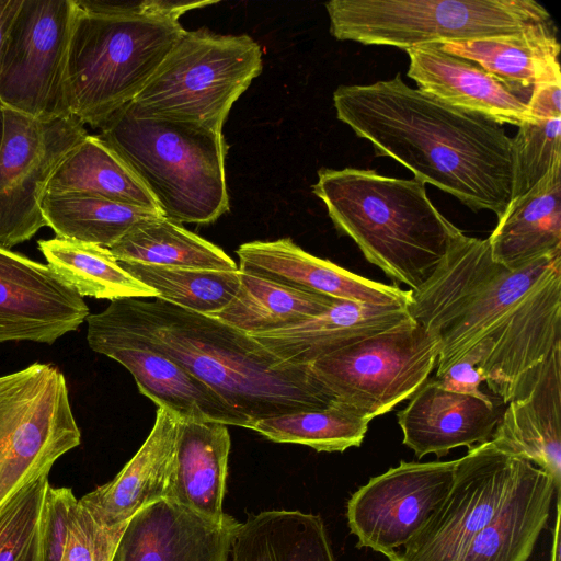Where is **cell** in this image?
Masks as SVG:
<instances>
[{
    "label": "cell",
    "mask_w": 561,
    "mask_h": 561,
    "mask_svg": "<svg viewBox=\"0 0 561 561\" xmlns=\"http://www.w3.org/2000/svg\"><path fill=\"white\" fill-rule=\"evenodd\" d=\"M408 310L439 341L435 376L483 341L478 368L507 404L561 344V251L508 268L493 260L488 239L460 231Z\"/></svg>",
    "instance_id": "1"
},
{
    "label": "cell",
    "mask_w": 561,
    "mask_h": 561,
    "mask_svg": "<svg viewBox=\"0 0 561 561\" xmlns=\"http://www.w3.org/2000/svg\"><path fill=\"white\" fill-rule=\"evenodd\" d=\"M336 117L424 184L497 220L512 198L513 139L493 119L408 85L398 73L371 84L340 85Z\"/></svg>",
    "instance_id": "2"
},
{
    "label": "cell",
    "mask_w": 561,
    "mask_h": 561,
    "mask_svg": "<svg viewBox=\"0 0 561 561\" xmlns=\"http://www.w3.org/2000/svg\"><path fill=\"white\" fill-rule=\"evenodd\" d=\"M87 335L144 345L218 393L250 422L322 409L333 398L310 366L286 363L217 318L154 298L113 300L87 318Z\"/></svg>",
    "instance_id": "3"
},
{
    "label": "cell",
    "mask_w": 561,
    "mask_h": 561,
    "mask_svg": "<svg viewBox=\"0 0 561 561\" xmlns=\"http://www.w3.org/2000/svg\"><path fill=\"white\" fill-rule=\"evenodd\" d=\"M76 1L79 11L68 49L67 100L71 116L94 128L144 89L185 31L180 16L216 3Z\"/></svg>",
    "instance_id": "4"
},
{
    "label": "cell",
    "mask_w": 561,
    "mask_h": 561,
    "mask_svg": "<svg viewBox=\"0 0 561 561\" xmlns=\"http://www.w3.org/2000/svg\"><path fill=\"white\" fill-rule=\"evenodd\" d=\"M312 192L365 259L412 291L430 278L461 231L439 213L425 184L415 178L323 168Z\"/></svg>",
    "instance_id": "5"
},
{
    "label": "cell",
    "mask_w": 561,
    "mask_h": 561,
    "mask_svg": "<svg viewBox=\"0 0 561 561\" xmlns=\"http://www.w3.org/2000/svg\"><path fill=\"white\" fill-rule=\"evenodd\" d=\"M98 135L142 182L163 217L210 224L229 209L221 131L136 114L129 103Z\"/></svg>",
    "instance_id": "6"
},
{
    "label": "cell",
    "mask_w": 561,
    "mask_h": 561,
    "mask_svg": "<svg viewBox=\"0 0 561 561\" xmlns=\"http://www.w3.org/2000/svg\"><path fill=\"white\" fill-rule=\"evenodd\" d=\"M324 5L336 39L404 50L553 22L533 0H332Z\"/></svg>",
    "instance_id": "7"
},
{
    "label": "cell",
    "mask_w": 561,
    "mask_h": 561,
    "mask_svg": "<svg viewBox=\"0 0 561 561\" xmlns=\"http://www.w3.org/2000/svg\"><path fill=\"white\" fill-rule=\"evenodd\" d=\"M262 67V48L249 35L184 31L129 105L140 116L222 133L232 105Z\"/></svg>",
    "instance_id": "8"
},
{
    "label": "cell",
    "mask_w": 561,
    "mask_h": 561,
    "mask_svg": "<svg viewBox=\"0 0 561 561\" xmlns=\"http://www.w3.org/2000/svg\"><path fill=\"white\" fill-rule=\"evenodd\" d=\"M80 443L57 366L34 363L0 376V507Z\"/></svg>",
    "instance_id": "9"
},
{
    "label": "cell",
    "mask_w": 561,
    "mask_h": 561,
    "mask_svg": "<svg viewBox=\"0 0 561 561\" xmlns=\"http://www.w3.org/2000/svg\"><path fill=\"white\" fill-rule=\"evenodd\" d=\"M438 355V339L411 318L309 366L333 401L371 421L410 399Z\"/></svg>",
    "instance_id": "10"
},
{
    "label": "cell",
    "mask_w": 561,
    "mask_h": 561,
    "mask_svg": "<svg viewBox=\"0 0 561 561\" xmlns=\"http://www.w3.org/2000/svg\"><path fill=\"white\" fill-rule=\"evenodd\" d=\"M76 0H23L0 66V103L37 119L71 116L66 70Z\"/></svg>",
    "instance_id": "11"
},
{
    "label": "cell",
    "mask_w": 561,
    "mask_h": 561,
    "mask_svg": "<svg viewBox=\"0 0 561 561\" xmlns=\"http://www.w3.org/2000/svg\"><path fill=\"white\" fill-rule=\"evenodd\" d=\"M88 135L75 116L37 119L4 108L0 149V247L11 249L47 226L43 199L55 171Z\"/></svg>",
    "instance_id": "12"
},
{
    "label": "cell",
    "mask_w": 561,
    "mask_h": 561,
    "mask_svg": "<svg viewBox=\"0 0 561 561\" xmlns=\"http://www.w3.org/2000/svg\"><path fill=\"white\" fill-rule=\"evenodd\" d=\"M527 462L492 440L468 449L442 504L389 561H454L502 508Z\"/></svg>",
    "instance_id": "13"
},
{
    "label": "cell",
    "mask_w": 561,
    "mask_h": 561,
    "mask_svg": "<svg viewBox=\"0 0 561 561\" xmlns=\"http://www.w3.org/2000/svg\"><path fill=\"white\" fill-rule=\"evenodd\" d=\"M456 460L401 461L352 494L346 517L367 547L390 558L424 527L447 495Z\"/></svg>",
    "instance_id": "14"
},
{
    "label": "cell",
    "mask_w": 561,
    "mask_h": 561,
    "mask_svg": "<svg viewBox=\"0 0 561 561\" xmlns=\"http://www.w3.org/2000/svg\"><path fill=\"white\" fill-rule=\"evenodd\" d=\"M89 314L83 298L48 265L0 247V343L51 345Z\"/></svg>",
    "instance_id": "15"
},
{
    "label": "cell",
    "mask_w": 561,
    "mask_h": 561,
    "mask_svg": "<svg viewBox=\"0 0 561 561\" xmlns=\"http://www.w3.org/2000/svg\"><path fill=\"white\" fill-rule=\"evenodd\" d=\"M239 271L309 293L377 306L408 307L412 290L386 285L314 256L290 238L251 241L237 250Z\"/></svg>",
    "instance_id": "16"
},
{
    "label": "cell",
    "mask_w": 561,
    "mask_h": 561,
    "mask_svg": "<svg viewBox=\"0 0 561 561\" xmlns=\"http://www.w3.org/2000/svg\"><path fill=\"white\" fill-rule=\"evenodd\" d=\"M238 522L210 520L163 499L126 524L111 561H227Z\"/></svg>",
    "instance_id": "17"
},
{
    "label": "cell",
    "mask_w": 561,
    "mask_h": 561,
    "mask_svg": "<svg viewBox=\"0 0 561 561\" xmlns=\"http://www.w3.org/2000/svg\"><path fill=\"white\" fill-rule=\"evenodd\" d=\"M90 348L122 364L139 392L183 422L220 423L250 428V422L185 368L144 345L87 335Z\"/></svg>",
    "instance_id": "18"
},
{
    "label": "cell",
    "mask_w": 561,
    "mask_h": 561,
    "mask_svg": "<svg viewBox=\"0 0 561 561\" xmlns=\"http://www.w3.org/2000/svg\"><path fill=\"white\" fill-rule=\"evenodd\" d=\"M503 409L491 400L455 393L438 387L433 378L397 413L403 444L417 458H438L456 447L471 449L492 439Z\"/></svg>",
    "instance_id": "19"
},
{
    "label": "cell",
    "mask_w": 561,
    "mask_h": 561,
    "mask_svg": "<svg viewBox=\"0 0 561 561\" xmlns=\"http://www.w3.org/2000/svg\"><path fill=\"white\" fill-rule=\"evenodd\" d=\"M405 51L410 59L407 75L419 89L501 125L518 127L530 122L527 102L531 91L515 88L478 64L443 51L436 44Z\"/></svg>",
    "instance_id": "20"
},
{
    "label": "cell",
    "mask_w": 561,
    "mask_h": 561,
    "mask_svg": "<svg viewBox=\"0 0 561 561\" xmlns=\"http://www.w3.org/2000/svg\"><path fill=\"white\" fill-rule=\"evenodd\" d=\"M491 440L537 465L556 492L561 491V344L540 364L524 393L507 403Z\"/></svg>",
    "instance_id": "21"
},
{
    "label": "cell",
    "mask_w": 561,
    "mask_h": 561,
    "mask_svg": "<svg viewBox=\"0 0 561 561\" xmlns=\"http://www.w3.org/2000/svg\"><path fill=\"white\" fill-rule=\"evenodd\" d=\"M179 426L176 415L158 408L152 430L135 456L112 481L79 499L98 524L124 528L138 511L167 499Z\"/></svg>",
    "instance_id": "22"
},
{
    "label": "cell",
    "mask_w": 561,
    "mask_h": 561,
    "mask_svg": "<svg viewBox=\"0 0 561 561\" xmlns=\"http://www.w3.org/2000/svg\"><path fill=\"white\" fill-rule=\"evenodd\" d=\"M410 319L408 307L337 300L300 323L251 336L282 360L309 366Z\"/></svg>",
    "instance_id": "23"
},
{
    "label": "cell",
    "mask_w": 561,
    "mask_h": 561,
    "mask_svg": "<svg viewBox=\"0 0 561 561\" xmlns=\"http://www.w3.org/2000/svg\"><path fill=\"white\" fill-rule=\"evenodd\" d=\"M554 493L551 478L528 461L502 508L454 561H527Z\"/></svg>",
    "instance_id": "24"
},
{
    "label": "cell",
    "mask_w": 561,
    "mask_h": 561,
    "mask_svg": "<svg viewBox=\"0 0 561 561\" xmlns=\"http://www.w3.org/2000/svg\"><path fill=\"white\" fill-rule=\"evenodd\" d=\"M231 439L220 423L180 421L167 500L224 522L222 510Z\"/></svg>",
    "instance_id": "25"
},
{
    "label": "cell",
    "mask_w": 561,
    "mask_h": 561,
    "mask_svg": "<svg viewBox=\"0 0 561 561\" xmlns=\"http://www.w3.org/2000/svg\"><path fill=\"white\" fill-rule=\"evenodd\" d=\"M488 241L493 260L508 268L561 251V162L510 203Z\"/></svg>",
    "instance_id": "26"
},
{
    "label": "cell",
    "mask_w": 561,
    "mask_h": 561,
    "mask_svg": "<svg viewBox=\"0 0 561 561\" xmlns=\"http://www.w3.org/2000/svg\"><path fill=\"white\" fill-rule=\"evenodd\" d=\"M443 51L469 59L504 82L526 91L561 78L560 44L553 22L510 35L436 44Z\"/></svg>",
    "instance_id": "27"
},
{
    "label": "cell",
    "mask_w": 561,
    "mask_h": 561,
    "mask_svg": "<svg viewBox=\"0 0 561 561\" xmlns=\"http://www.w3.org/2000/svg\"><path fill=\"white\" fill-rule=\"evenodd\" d=\"M227 561H335L322 518L300 511H263L238 523Z\"/></svg>",
    "instance_id": "28"
},
{
    "label": "cell",
    "mask_w": 561,
    "mask_h": 561,
    "mask_svg": "<svg viewBox=\"0 0 561 561\" xmlns=\"http://www.w3.org/2000/svg\"><path fill=\"white\" fill-rule=\"evenodd\" d=\"M68 193L160 211L142 182L98 135L88 134L61 162L47 185L46 194Z\"/></svg>",
    "instance_id": "29"
},
{
    "label": "cell",
    "mask_w": 561,
    "mask_h": 561,
    "mask_svg": "<svg viewBox=\"0 0 561 561\" xmlns=\"http://www.w3.org/2000/svg\"><path fill=\"white\" fill-rule=\"evenodd\" d=\"M337 300L241 273L236 296L226 308L210 317L254 335L300 323L322 313Z\"/></svg>",
    "instance_id": "30"
},
{
    "label": "cell",
    "mask_w": 561,
    "mask_h": 561,
    "mask_svg": "<svg viewBox=\"0 0 561 561\" xmlns=\"http://www.w3.org/2000/svg\"><path fill=\"white\" fill-rule=\"evenodd\" d=\"M37 244L49 268L82 298L157 297V291L124 270L107 248L59 237Z\"/></svg>",
    "instance_id": "31"
},
{
    "label": "cell",
    "mask_w": 561,
    "mask_h": 561,
    "mask_svg": "<svg viewBox=\"0 0 561 561\" xmlns=\"http://www.w3.org/2000/svg\"><path fill=\"white\" fill-rule=\"evenodd\" d=\"M118 262L163 267L238 270L219 247L165 217L135 226L110 248Z\"/></svg>",
    "instance_id": "32"
},
{
    "label": "cell",
    "mask_w": 561,
    "mask_h": 561,
    "mask_svg": "<svg viewBox=\"0 0 561 561\" xmlns=\"http://www.w3.org/2000/svg\"><path fill=\"white\" fill-rule=\"evenodd\" d=\"M43 215L56 237L112 248L140 222L162 217L159 210L87 194H46Z\"/></svg>",
    "instance_id": "33"
},
{
    "label": "cell",
    "mask_w": 561,
    "mask_h": 561,
    "mask_svg": "<svg viewBox=\"0 0 561 561\" xmlns=\"http://www.w3.org/2000/svg\"><path fill=\"white\" fill-rule=\"evenodd\" d=\"M369 420L333 401L322 409L297 411L259 420L251 430L276 443L309 446L317 451H344L358 447Z\"/></svg>",
    "instance_id": "34"
},
{
    "label": "cell",
    "mask_w": 561,
    "mask_h": 561,
    "mask_svg": "<svg viewBox=\"0 0 561 561\" xmlns=\"http://www.w3.org/2000/svg\"><path fill=\"white\" fill-rule=\"evenodd\" d=\"M119 264L144 285L154 289L156 298L207 316L226 308L240 287L239 268L226 271Z\"/></svg>",
    "instance_id": "35"
},
{
    "label": "cell",
    "mask_w": 561,
    "mask_h": 561,
    "mask_svg": "<svg viewBox=\"0 0 561 561\" xmlns=\"http://www.w3.org/2000/svg\"><path fill=\"white\" fill-rule=\"evenodd\" d=\"M48 486L43 476L0 507V561H44L42 512Z\"/></svg>",
    "instance_id": "36"
},
{
    "label": "cell",
    "mask_w": 561,
    "mask_h": 561,
    "mask_svg": "<svg viewBox=\"0 0 561 561\" xmlns=\"http://www.w3.org/2000/svg\"><path fill=\"white\" fill-rule=\"evenodd\" d=\"M513 139L514 174L511 202L534 188L561 162V117L534 119L518 126Z\"/></svg>",
    "instance_id": "37"
},
{
    "label": "cell",
    "mask_w": 561,
    "mask_h": 561,
    "mask_svg": "<svg viewBox=\"0 0 561 561\" xmlns=\"http://www.w3.org/2000/svg\"><path fill=\"white\" fill-rule=\"evenodd\" d=\"M123 529L101 526L78 500L70 514L62 561H111Z\"/></svg>",
    "instance_id": "38"
},
{
    "label": "cell",
    "mask_w": 561,
    "mask_h": 561,
    "mask_svg": "<svg viewBox=\"0 0 561 561\" xmlns=\"http://www.w3.org/2000/svg\"><path fill=\"white\" fill-rule=\"evenodd\" d=\"M78 499L70 488H47L42 512L44 561H62L72 507Z\"/></svg>",
    "instance_id": "39"
},
{
    "label": "cell",
    "mask_w": 561,
    "mask_h": 561,
    "mask_svg": "<svg viewBox=\"0 0 561 561\" xmlns=\"http://www.w3.org/2000/svg\"><path fill=\"white\" fill-rule=\"evenodd\" d=\"M484 354V342H480L449 366L442 375L434 376V382L447 391L474 397L481 400H491L489 396L480 390V383L484 382V378L478 365Z\"/></svg>",
    "instance_id": "40"
},
{
    "label": "cell",
    "mask_w": 561,
    "mask_h": 561,
    "mask_svg": "<svg viewBox=\"0 0 561 561\" xmlns=\"http://www.w3.org/2000/svg\"><path fill=\"white\" fill-rule=\"evenodd\" d=\"M527 115L530 121L561 117V78L533 87Z\"/></svg>",
    "instance_id": "41"
},
{
    "label": "cell",
    "mask_w": 561,
    "mask_h": 561,
    "mask_svg": "<svg viewBox=\"0 0 561 561\" xmlns=\"http://www.w3.org/2000/svg\"><path fill=\"white\" fill-rule=\"evenodd\" d=\"M23 0H0V66L11 26Z\"/></svg>",
    "instance_id": "42"
},
{
    "label": "cell",
    "mask_w": 561,
    "mask_h": 561,
    "mask_svg": "<svg viewBox=\"0 0 561 561\" xmlns=\"http://www.w3.org/2000/svg\"><path fill=\"white\" fill-rule=\"evenodd\" d=\"M560 492H558L556 499V524L553 529L551 561H560Z\"/></svg>",
    "instance_id": "43"
},
{
    "label": "cell",
    "mask_w": 561,
    "mask_h": 561,
    "mask_svg": "<svg viewBox=\"0 0 561 561\" xmlns=\"http://www.w3.org/2000/svg\"><path fill=\"white\" fill-rule=\"evenodd\" d=\"M3 134H4V107L0 103V149L2 146Z\"/></svg>",
    "instance_id": "44"
}]
</instances>
